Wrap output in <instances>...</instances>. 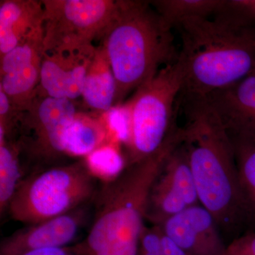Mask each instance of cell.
<instances>
[{"mask_svg":"<svg viewBox=\"0 0 255 255\" xmlns=\"http://www.w3.org/2000/svg\"><path fill=\"white\" fill-rule=\"evenodd\" d=\"M43 50L93 45L118 9L119 0H41Z\"/></svg>","mask_w":255,"mask_h":255,"instance_id":"8","label":"cell"},{"mask_svg":"<svg viewBox=\"0 0 255 255\" xmlns=\"http://www.w3.org/2000/svg\"><path fill=\"white\" fill-rule=\"evenodd\" d=\"M100 186L88 159L34 169L18 186L7 214L27 226L43 222L94 202Z\"/></svg>","mask_w":255,"mask_h":255,"instance_id":"5","label":"cell"},{"mask_svg":"<svg viewBox=\"0 0 255 255\" xmlns=\"http://www.w3.org/2000/svg\"><path fill=\"white\" fill-rule=\"evenodd\" d=\"M237 1L241 9L255 19V0H237Z\"/></svg>","mask_w":255,"mask_h":255,"instance_id":"24","label":"cell"},{"mask_svg":"<svg viewBox=\"0 0 255 255\" xmlns=\"http://www.w3.org/2000/svg\"><path fill=\"white\" fill-rule=\"evenodd\" d=\"M172 28L150 1L119 0L100 38L117 82L114 107L150 80L162 65L177 61Z\"/></svg>","mask_w":255,"mask_h":255,"instance_id":"4","label":"cell"},{"mask_svg":"<svg viewBox=\"0 0 255 255\" xmlns=\"http://www.w3.org/2000/svg\"><path fill=\"white\" fill-rule=\"evenodd\" d=\"M158 226L189 255H224L227 248L214 216L201 204L188 208Z\"/></svg>","mask_w":255,"mask_h":255,"instance_id":"12","label":"cell"},{"mask_svg":"<svg viewBox=\"0 0 255 255\" xmlns=\"http://www.w3.org/2000/svg\"><path fill=\"white\" fill-rule=\"evenodd\" d=\"M42 1H0V57L9 53L30 35L43 27Z\"/></svg>","mask_w":255,"mask_h":255,"instance_id":"14","label":"cell"},{"mask_svg":"<svg viewBox=\"0 0 255 255\" xmlns=\"http://www.w3.org/2000/svg\"><path fill=\"white\" fill-rule=\"evenodd\" d=\"M182 144L199 202L211 213L222 236L238 238L247 222L232 140L217 112L204 101L186 104Z\"/></svg>","mask_w":255,"mask_h":255,"instance_id":"2","label":"cell"},{"mask_svg":"<svg viewBox=\"0 0 255 255\" xmlns=\"http://www.w3.org/2000/svg\"><path fill=\"white\" fill-rule=\"evenodd\" d=\"M78 113L73 101L36 92L29 107L18 114L10 135L19 144L23 160L36 169L58 164L66 155L65 132Z\"/></svg>","mask_w":255,"mask_h":255,"instance_id":"7","label":"cell"},{"mask_svg":"<svg viewBox=\"0 0 255 255\" xmlns=\"http://www.w3.org/2000/svg\"><path fill=\"white\" fill-rule=\"evenodd\" d=\"M228 133L234 147L247 222L255 226V136L245 132Z\"/></svg>","mask_w":255,"mask_h":255,"instance_id":"16","label":"cell"},{"mask_svg":"<svg viewBox=\"0 0 255 255\" xmlns=\"http://www.w3.org/2000/svg\"><path fill=\"white\" fill-rule=\"evenodd\" d=\"M117 94V82L113 70L103 47L97 46L89 67L82 97L92 110L107 114L114 107Z\"/></svg>","mask_w":255,"mask_h":255,"instance_id":"15","label":"cell"},{"mask_svg":"<svg viewBox=\"0 0 255 255\" xmlns=\"http://www.w3.org/2000/svg\"><path fill=\"white\" fill-rule=\"evenodd\" d=\"M108 138L107 124L101 119L78 112L65 132L66 155L84 157L105 147Z\"/></svg>","mask_w":255,"mask_h":255,"instance_id":"17","label":"cell"},{"mask_svg":"<svg viewBox=\"0 0 255 255\" xmlns=\"http://www.w3.org/2000/svg\"><path fill=\"white\" fill-rule=\"evenodd\" d=\"M228 246L246 255H255V231L238 236Z\"/></svg>","mask_w":255,"mask_h":255,"instance_id":"21","label":"cell"},{"mask_svg":"<svg viewBox=\"0 0 255 255\" xmlns=\"http://www.w3.org/2000/svg\"><path fill=\"white\" fill-rule=\"evenodd\" d=\"M181 142V132L176 129L156 153L126 165L100 186L88 234L74 246L79 255H137L151 187Z\"/></svg>","mask_w":255,"mask_h":255,"instance_id":"3","label":"cell"},{"mask_svg":"<svg viewBox=\"0 0 255 255\" xmlns=\"http://www.w3.org/2000/svg\"><path fill=\"white\" fill-rule=\"evenodd\" d=\"M253 19L235 0L214 18H193L177 26L186 103L205 100L255 72Z\"/></svg>","mask_w":255,"mask_h":255,"instance_id":"1","label":"cell"},{"mask_svg":"<svg viewBox=\"0 0 255 255\" xmlns=\"http://www.w3.org/2000/svg\"><path fill=\"white\" fill-rule=\"evenodd\" d=\"M224 255H246L241 253V252L236 251L231 247L227 246L226 252H225Z\"/></svg>","mask_w":255,"mask_h":255,"instance_id":"25","label":"cell"},{"mask_svg":"<svg viewBox=\"0 0 255 255\" xmlns=\"http://www.w3.org/2000/svg\"><path fill=\"white\" fill-rule=\"evenodd\" d=\"M184 84V68L178 58L161 68L122 105L127 119L126 165L148 158L163 145L176 126L174 105Z\"/></svg>","mask_w":255,"mask_h":255,"instance_id":"6","label":"cell"},{"mask_svg":"<svg viewBox=\"0 0 255 255\" xmlns=\"http://www.w3.org/2000/svg\"><path fill=\"white\" fill-rule=\"evenodd\" d=\"M137 255H162V238L158 226L142 228Z\"/></svg>","mask_w":255,"mask_h":255,"instance_id":"20","label":"cell"},{"mask_svg":"<svg viewBox=\"0 0 255 255\" xmlns=\"http://www.w3.org/2000/svg\"><path fill=\"white\" fill-rule=\"evenodd\" d=\"M89 205L15 231L1 241L0 255H21L43 248L70 246L86 225Z\"/></svg>","mask_w":255,"mask_h":255,"instance_id":"11","label":"cell"},{"mask_svg":"<svg viewBox=\"0 0 255 255\" xmlns=\"http://www.w3.org/2000/svg\"><path fill=\"white\" fill-rule=\"evenodd\" d=\"M227 0H157L150 4L173 29L196 18H209L228 7Z\"/></svg>","mask_w":255,"mask_h":255,"instance_id":"19","label":"cell"},{"mask_svg":"<svg viewBox=\"0 0 255 255\" xmlns=\"http://www.w3.org/2000/svg\"><path fill=\"white\" fill-rule=\"evenodd\" d=\"M43 27L0 57V88L18 112L29 107L41 81Z\"/></svg>","mask_w":255,"mask_h":255,"instance_id":"9","label":"cell"},{"mask_svg":"<svg viewBox=\"0 0 255 255\" xmlns=\"http://www.w3.org/2000/svg\"><path fill=\"white\" fill-rule=\"evenodd\" d=\"M201 101L217 112L228 132L255 136V72Z\"/></svg>","mask_w":255,"mask_h":255,"instance_id":"13","label":"cell"},{"mask_svg":"<svg viewBox=\"0 0 255 255\" xmlns=\"http://www.w3.org/2000/svg\"><path fill=\"white\" fill-rule=\"evenodd\" d=\"M21 255H79L75 247L66 246L60 248H48L28 252Z\"/></svg>","mask_w":255,"mask_h":255,"instance_id":"22","label":"cell"},{"mask_svg":"<svg viewBox=\"0 0 255 255\" xmlns=\"http://www.w3.org/2000/svg\"><path fill=\"white\" fill-rule=\"evenodd\" d=\"M161 238H162V255H189L184 250H182L177 243H174L168 236H166L162 230Z\"/></svg>","mask_w":255,"mask_h":255,"instance_id":"23","label":"cell"},{"mask_svg":"<svg viewBox=\"0 0 255 255\" xmlns=\"http://www.w3.org/2000/svg\"><path fill=\"white\" fill-rule=\"evenodd\" d=\"M96 49L93 44L43 50L41 81L36 92L73 102L82 97L85 77Z\"/></svg>","mask_w":255,"mask_h":255,"instance_id":"10","label":"cell"},{"mask_svg":"<svg viewBox=\"0 0 255 255\" xmlns=\"http://www.w3.org/2000/svg\"><path fill=\"white\" fill-rule=\"evenodd\" d=\"M21 147L13 137L0 140V214L1 219L18 186L26 177Z\"/></svg>","mask_w":255,"mask_h":255,"instance_id":"18","label":"cell"}]
</instances>
